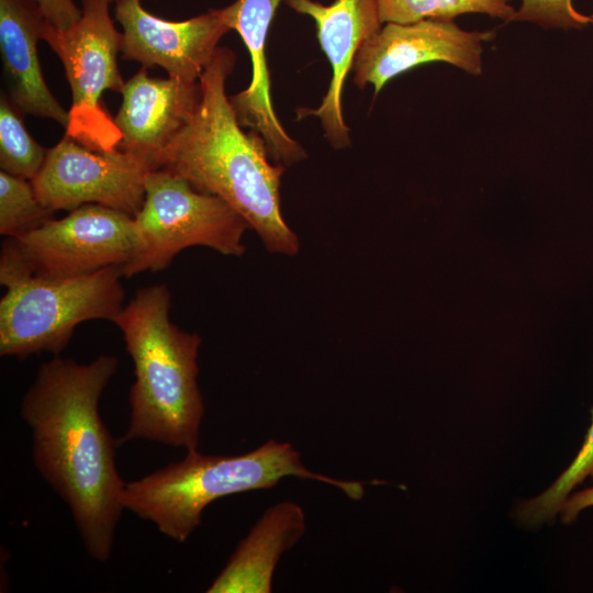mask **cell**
<instances>
[{
	"mask_svg": "<svg viewBox=\"0 0 593 593\" xmlns=\"http://www.w3.org/2000/svg\"><path fill=\"white\" fill-rule=\"evenodd\" d=\"M118 368L112 355L85 365L56 355L38 367L20 405L35 468L68 505L87 552L99 562L111 556L125 510L118 441L99 414L102 392Z\"/></svg>",
	"mask_w": 593,
	"mask_h": 593,
	"instance_id": "6da1fadb",
	"label": "cell"
},
{
	"mask_svg": "<svg viewBox=\"0 0 593 593\" xmlns=\"http://www.w3.org/2000/svg\"><path fill=\"white\" fill-rule=\"evenodd\" d=\"M235 54L219 47L202 72L200 97L188 123L160 155L158 169L186 179L235 210L270 253L295 255L299 239L284 222L280 183L284 166L271 164L262 137L245 133L226 94Z\"/></svg>",
	"mask_w": 593,
	"mask_h": 593,
	"instance_id": "7a4b0ae2",
	"label": "cell"
},
{
	"mask_svg": "<svg viewBox=\"0 0 593 593\" xmlns=\"http://www.w3.org/2000/svg\"><path fill=\"white\" fill-rule=\"evenodd\" d=\"M166 284L138 289L114 322L134 365L130 424L118 444L135 439L195 450L204 403L198 384L201 337L169 318Z\"/></svg>",
	"mask_w": 593,
	"mask_h": 593,
	"instance_id": "3957f363",
	"label": "cell"
},
{
	"mask_svg": "<svg viewBox=\"0 0 593 593\" xmlns=\"http://www.w3.org/2000/svg\"><path fill=\"white\" fill-rule=\"evenodd\" d=\"M316 480L340 489L349 499L363 496V484L312 472L289 443L267 440L238 456L202 455L187 451L178 462L138 480L125 482V510L149 521L177 542H184L201 524L203 510L223 496L270 489L282 478Z\"/></svg>",
	"mask_w": 593,
	"mask_h": 593,
	"instance_id": "277c9868",
	"label": "cell"
},
{
	"mask_svg": "<svg viewBox=\"0 0 593 593\" xmlns=\"http://www.w3.org/2000/svg\"><path fill=\"white\" fill-rule=\"evenodd\" d=\"M122 277V266H110L78 277L27 278L8 286L0 301V355L58 356L78 324L114 322L124 306Z\"/></svg>",
	"mask_w": 593,
	"mask_h": 593,
	"instance_id": "5b68a950",
	"label": "cell"
},
{
	"mask_svg": "<svg viewBox=\"0 0 593 593\" xmlns=\"http://www.w3.org/2000/svg\"><path fill=\"white\" fill-rule=\"evenodd\" d=\"M139 246L135 220L100 204H83L16 237H7L0 254V283L27 278L56 279L124 266Z\"/></svg>",
	"mask_w": 593,
	"mask_h": 593,
	"instance_id": "8992f818",
	"label": "cell"
},
{
	"mask_svg": "<svg viewBox=\"0 0 593 593\" xmlns=\"http://www.w3.org/2000/svg\"><path fill=\"white\" fill-rule=\"evenodd\" d=\"M139 246L122 267L124 277L166 269L175 256L191 246L223 255L242 256L248 223L225 201L194 189L167 169L147 172L144 203L134 216Z\"/></svg>",
	"mask_w": 593,
	"mask_h": 593,
	"instance_id": "52a82bcc",
	"label": "cell"
},
{
	"mask_svg": "<svg viewBox=\"0 0 593 593\" xmlns=\"http://www.w3.org/2000/svg\"><path fill=\"white\" fill-rule=\"evenodd\" d=\"M81 18L60 30L44 22L42 40L63 63L71 89L66 134L96 152L119 148L122 135L102 102L105 90L122 92L118 67L123 36L110 16L108 0H81Z\"/></svg>",
	"mask_w": 593,
	"mask_h": 593,
	"instance_id": "ba28073f",
	"label": "cell"
},
{
	"mask_svg": "<svg viewBox=\"0 0 593 593\" xmlns=\"http://www.w3.org/2000/svg\"><path fill=\"white\" fill-rule=\"evenodd\" d=\"M148 171L131 153L120 148L96 152L65 134L47 149L31 183L40 202L53 212L100 204L134 217L144 203Z\"/></svg>",
	"mask_w": 593,
	"mask_h": 593,
	"instance_id": "9c48e42d",
	"label": "cell"
},
{
	"mask_svg": "<svg viewBox=\"0 0 593 593\" xmlns=\"http://www.w3.org/2000/svg\"><path fill=\"white\" fill-rule=\"evenodd\" d=\"M493 35L490 31L462 30L454 20L385 23L358 51L353 80L360 89L372 85L377 96L392 78L432 61H445L479 76L482 44Z\"/></svg>",
	"mask_w": 593,
	"mask_h": 593,
	"instance_id": "30bf717a",
	"label": "cell"
},
{
	"mask_svg": "<svg viewBox=\"0 0 593 593\" xmlns=\"http://www.w3.org/2000/svg\"><path fill=\"white\" fill-rule=\"evenodd\" d=\"M123 32L122 58L145 68L161 67L169 77L198 82L220 40L231 30L221 9L184 21H167L145 10L141 0H115Z\"/></svg>",
	"mask_w": 593,
	"mask_h": 593,
	"instance_id": "8fae6325",
	"label": "cell"
},
{
	"mask_svg": "<svg viewBox=\"0 0 593 593\" xmlns=\"http://www.w3.org/2000/svg\"><path fill=\"white\" fill-rule=\"evenodd\" d=\"M284 2L314 20L318 43L332 67L329 86L321 104L314 110L299 109L298 118H318L329 144L344 148L350 144V138L343 115V88L358 51L382 27L378 1L335 0L327 5L315 0Z\"/></svg>",
	"mask_w": 593,
	"mask_h": 593,
	"instance_id": "7c38bea8",
	"label": "cell"
},
{
	"mask_svg": "<svg viewBox=\"0 0 593 593\" xmlns=\"http://www.w3.org/2000/svg\"><path fill=\"white\" fill-rule=\"evenodd\" d=\"M114 123L122 135L119 148L158 169L160 155L188 123L200 97L198 82L152 78L145 67L122 90Z\"/></svg>",
	"mask_w": 593,
	"mask_h": 593,
	"instance_id": "4fadbf2b",
	"label": "cell"
},
{
	"mask_svg": "<svg viewBox=\"0 0 593 593\" xmlns=\"http://www.w3.org/2000/svg\"><path fill=\"white\" fill-rule=\"evenodd\" d=\"M281 1L284 0H236L221 11L228 27L240 35L251 59L249 86L230 97L238 122L262 137L276 164L289 166L304 159L305 152L286 132L275 112L265 53L269 27Z\"/></svg>",
	"mask_w": 593,
	"mask_h": 593,
	"instance_id": "5bb4252c",
	"label": "cell"
},
{
	"mask_svg": "<svg viewBox=\"0 0 593 593\" xmlns=\"http://www.w3.org/2000/svg\"><path fill=\"white\" fill-rule=\"evenodd\" d=\"M45 19L34 0H0V53L11 102L64 127L68 111L53 96L37 54Z\"/></svg>",
	"mask_w": 593,
	"mask_h": 593,
	"instance_id": "9a60e30c",
	"label": "cell"
},
{
	"mask_svg": "<svg viewBox=\"0 0 593 593\" xmlns=\"http://www.w3.org/2000/svg\"><path fill=\"white\" fill-rule=\"evenodd\" d=\"M305 532L302 507L283 501L269 507L240 540L208 593H270L281 555Z\"/></svg>",
	"mask_w": 593,
	"mask_h": 593,
	"instance_id": "2e32d148",
	"label": "cell"
},
{
	"mask_svg": "<svg viewBox=\"0 0 593 593\" xmlns=\"http://www.w3.org/2000/svg\"><path fill=\"white\" fill-rule=\"evenodd\" d=\"M382 23H414L426 19L454 20L467 13H484L511 22V0H377Z\"/></svg>",
	"mask_w": 593,
	"mask_h": 593,
	"instance_id": "e0dca14e",
	"label": "cell"
},
{
	"mask_svg": "<svg viewBox=\"0 0 593 593\" xmlns=\"http://www.w3.org/2000/svg\"><path fill=\"white\" fill-rule=\"evenodd\" d=\"M20 113L7 97H1L0 167L4 172L31 181L42 168L47 149L27 132Z\"/></svg>",
	"mask_w": 593,
	"mask_h": 593,
	"instance_id": "ac0fdd59",
	"label": "cell"
},
{
	"mask_svg": "<svg viewBox=\"0 0 593 593\" xmlns=\"http://www.w3.org/2000/svg\"><path fill=\"white\" fill-rule=\"evenodd\" d=\"M589 475L593 477V409L592 424L574 460L545 492L518 506L517 519L535 526L555 518L570 492Z\"/></svg>",
	"mask_w": 593,
	"mask_h": 593,
	"instance_id": "d6986e66",
	"label": "cell"
},
{
	"mask_svg": "<svg viewBox=\"0 0 593 593\" xmlns=\"http://www.w3.org/2000/svg\"><path fill=\"white\" fill-rule=\"evenodd\" d=\"M54 212L37 199L30 180L0 171V234L16 237L51 219Z\"/></svg>",
	"mask_w": 593,
	"mask_h": 593,
	"instance_id": "ffe728a7",
	"label": "cell"
},
{
	"mask_svg": "<svg viewBox=\"0 0 593 593\" xmlns=\"http://www.w3.org/2000/svg\"><path fill=\"white\" fill-rule=\"evenodd\" d=\"M533 22L545 29L582 30L591 24L590 15L580 13L572 0H521L511 22Z\"/></svg>",
	"mask_w": 593,
	"mask_h": 593,
	"instance_id": "44dd1931",
	"label": "cell"
},
{
	"mask_svg": "<svg viewBox=\"0 0 593 593\" xmlns=\"http://www.w3.org/2000/svg\"><path fill=\"white\" fill-rule=\"evenodd\" d=\"M46 22L53 26L67 30L80 18L81 9L74 0H34Z\"/></svg>",
	"mask_w": 593,
	"mask_h": 593,
	"instance_id": "7402d4cb",
	"label": "cell"
},
{
	"mask_svg": "<svg viewBox=\"0 0 593 593\" xmlns=\"http://www.w3.org/2000/svg\"><path fill=\"white\" fill-rule=\"evenodd\" d=\"M590 506H593V486L567 497L559 512L561 521L570 524L575 521L581 511Z\"/></svg>",
	"mask_w": 593,
	"mask_h": 593,
	"instance_id": "603a6c76",
	"label": "cell"
},
{
	"mask_svg": "<svg viewBox=\"0 0 593 593\" xmlns=\"http://www.w3.org/2000/svg\"><path fill=\"white\" fill-rule=\"evenodd\" d=\"M591 18V24H593V13L590 15Z\"/></svg>",
	"mask_w": 593,
	"mask_h": 593,
	"instance_id": "cb8c5ba5",
	"label": "cell"
},
{
	"mask_svg": "<svg viewBox=\"0 0 593 593\" xmlns=\"http://www.w3.org/2000/svg\"><path fill=\"white\" fill-rule=\"evenodd\" d=\"M108 1H110V2H111V1H115V0H108Z\"/></svg>",
	"mask_w": 593,
	"mask_h": 593,
	"instance_id": "d4e9b609",
	"label": "cell"
}]
</instances>
